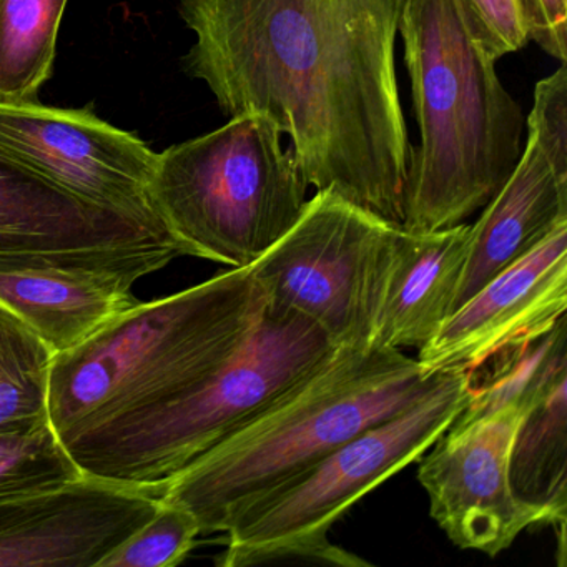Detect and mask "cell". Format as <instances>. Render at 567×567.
Listing matches in <instances>:
<instances>
[{"label":"cell","mask_w":567,"mask_h":567,"mask_svg":"<svg viewBox=\"0 0 567 567\" xmlns=\"http://www.w3.org/2000/svg\"><path fill=\"white\" fill-rule=\"evenodd\" d=\"M406 0H177L185 74L221 114L267 117L308 187L403 227L411 142L394 44Z\"/></svg>","instance_id":"obj_1"},{"label":"cell","mask_w":567,"mask_h":567,"mask_svg":"<svg viewBox=\"0 0 567 567\" xmlns=\"http://www.w3.org/2000/svg\"><path fill=\"white\" fill-rule=\"evenodd\" d=\"M420 145H411L403 228L466 224L506 184L523 154L520 105L466 0H406L400 21Z\"/></svg>","instance_id":"obj_2"},{"label":"cell","mask_w":567,"mask_h":567,"mask_svg":"<svg viewBox=\"0 0 567 567\" xmlns=\"http://www.w3.org/2000/svg\"><path fill=\"white\" fill-rule=\"evenodd\" d=\"M267 295L248 268H230L171 297L145 301L87 341L55 354L49 421L62 443L181 396L250 337Z\"/></svg>","instance_id":"obj_3"},{"label":"cell","mask_w":567,"mask_h":567,"mask_svg":"<svg viewBox=\"0 0 567 567\" xmlns=\"http://www.w3.org/2000/svg\"><path fill=\"white\" fill-rule=\"evenodd\" d=\"M437 377H426L416 358L396 348L338 347L310 377L182 471L157 496L190 511L202 534L225 533L245 504L406 410Z\"/></svg>","instance_id":"obj_4"},{"label":"cell","mask_w":567,"mask_h":567,"mask_svg":"<svg viewBox=\"0 0 567 567\" xmlns=\"http://www.w3.org/2000/svg\"><path fill=\"white\" fill-rule=\"evenodd\" d=\"M338 347L307 318L265 310L244 344L181 396L64 444L82 473L158 491L317 371Z\"/></svg>","instance_id":"obj_5"},{"label":"cell","mask_w":567,"mask_h":567,"mask_svg":"<svg viewBox=\"0 0 567 567\" xmlns=\"http://www.w3.org/2000/svg\"><path fill=\"white\" fill-rule=\"evenodd\" d=\"M308 184L267 117H231L157 154L148 204L181 255L248 268L303 214Z\"/></svg>","instance_id":"obj_6"},{"label":"cell","mask_w":567,"mask_h":567,"mask_svg":"<svg viewBox=\"0 0 567 567\" xmlns=\"http://www.w3.org/2000/svg\"><path fill=\"white\" fill-rule=\"evenodd\" d=\"M471 374L440 371L411 406L341 444L300 476L237 511L225 529L221 567L284 559L367 566L330 543V530L353 504L420 457L443 436L470 396Z\"/></svg>","instance_id":"obj_7"},{"label":"cell","mask_w":567,"mask_h":567,"mask_svg":"<svg viewBox=\"0 0 567 567\" xmlns=\"http://www.w3.org/2000/svg\"><path fill=\"white\" fill-rule=\"evenodd\" d=\"M398 228L337 192L318 190L250 270L271 310L313 321L334 347L370 343L381 268Z\"/></svg>","instance_id":"obj_8"},{"label":"cell","mask_w":567,"mask_h":567,"mask_svg":"<svg viewBox=\"0 0 567 567\" xmlns=\"http://www.w3.org/2000/svg\"><path fill=\"white\" fill-rule=\"evenodd\" d=\"M177 257L157 218L87 200L0 148V274L87 270L137 284Z\"/></svg>","instance_id":"obj_9"},{"label":"cell","mask_w":567,"mask_h":567,"mask_svg":"<svg viewBox=\"0 0 567 567\" xmlns=\"http://www.w3.org/2000/svg\"><path fill=\"white\" fill-rule=\"evenodd\" d=\"M519 162L483 214L470 247L453 313L491 278L567 227V68L537 82ZM451 313V315H453Z\"/></svg>","instance_id":"obj_10"},{"label":"cell","mask_w":567,"mask_h":567,"mask_svg":"<svg viewBox=\"0 0 567 567\" xmlns=\"http://www.w3.org/2000/svg\"><path fill=\"white\" fill-rule=\"evenodd\" d=\"M524 410L507 406L451 423L420 457L417 481L430 497L431 517L461 549L496 557L527 527L540 526L509 483L511 444Z\"/></svg>","instance_id":"obj_11"},{"label":"cell","mask_w":567,"mask_h":567,"mask_svg":"<svg viewBox=\"0 0 567 567\" xmlns=\"http://www.w3.org/2000/svg\"><path fill=\"white\" fill-rule=\"evenodd\" d=\"M0 148L87 200L157 218L148 204L157 154L91 109L0 104Z\"/></svg>","instance_id":"obj_12"},{"label":"cell","mask_w":567,"mask_h":567,"mask_svg":"<svg viewBox=\"0 0 567 567\" xmlns=\"http://www.w3.org/2000/svg\"><path fill=\"white\" fill-rule=\"evenodd\" d=\"M567 310V227L491 278L417 350L426 377L487 361L549 333Z\"/></svg>","instance_id":"obj_13"},{"label":"cell","mask_w":567,"mask_h":567,"mask_svg":"<svg viewBox=\"0 0 567 567\" xmlns=\"http://www.w3.org/2000/svg\"><path fill=\"white\" fill-rule=\"evenodd\" d=\"M158 496L82 474L0 499V567H99L157 511Z\"/></svg>","instance_id":"obj_14"},{"label":"cell","mask_w":567,"mask_h":567,"mask_svg":"<svg viewBox=\"0 0 567 567\" xmlns=\"http://www.w3.org/2000/svg\"><path fill=\"white\" fill-rule=\"evenodd\" d=\"M470 247V224L436 231L400 227L378 284L370 343L414 348L430 343L453 313Z\"/></svg>","instance_id":"obj_15"},{"label":"cell","mask_w":567,"mask_h":567,"mask_svg":"<svg viewBox=\"0 0 567 567\" xmlns=\"http://www.w3.org/2000/svg\"><path fill=\"white\" fill-rule=\"evenodd\" d=\"M124 275L87 270H24L0 274L4 305L54 354L87 341L137 303Z\"/></svg>","instance_id":"obj_16"},{"label":"cell","mask_w":567,"mask_h":567,"mask_svg":"<svg viewBox=\"0 0 567 567\" xmlns=\"http://www.w3.org/2000/svg\"><path fill=\"white\" fill-rule=\"evenodd\" d=\"M514 497L533 511L540 526L564 536L567 514V367L530 398L509 453Z\"/></svg>","instance_id":"obj_17"},{"label":"cell","mask_w":567,"mask_h":567,"mask_svg":"<svg viewBox=\"0 0 567 567\" xmlns=\"http://www.w3.org/2000/svg\"><path fill=\"white\" fill-rule=\"evenodd\" d=\"M69 0H0V104L39 102Z\"/></svg>","instance_id":"obj_18"},{"label":"cell","mask_w":567,"mask_h":567,"mask_svg":"<svg viewBox=\"0 0 567 567\" xmlns=\"http://www.w3.org/2000/svg\"><path fill=\"white\" fill-rule=\"evenodd\" d=\"M55 354L0 305V433L49 421V380Z\"/></svg>","instance_id":"obj_19"},{"label":"cell","mask_w":567,"mask_h":567,"mask_svg":"<svg viewBox=\"0 0 567 567\" xmlns=\"http://www.w3.org/2000/svg\"><path fill=\"white\" fill-rule=\"evenodd\" d=\"M82 474L51 421L0 433V499L61 486Z\"/></svg>","instance_id":"obj_20"},{"label":"cell","mask_w":567,"mask_h":567,"mask_svg":"<svg viewBox=\"0 0 567 567\" xmlns=\"http://www.w3.org/2000/svg\"><path fill=\"white\" fill-rule=\"evenodd\" d=\"M158 501L157 511L99 567H174L192 553L202 534L197 517L178 504Z\"/></svg>","instance_id":"obj_21"},{"label":"cell","mask_w":567,"mask_h":567,"mask_svg":"<svg viewBox=\"0 0 567 567\" xmlns=\"http://www.w3.org/2000/svg\"><path fill=\"white\" fill-rule=\"evenodd\" d=\"M466 4L483 25L499 58L529 44V31L520 0H466Z\"/></svg>","instance_id":"obj_22"},{"label":"cell","mask_w":567,"mask_h":567,"mask_svg":"<svg viewBox=\"0 0 567 567\" xmlns=\"http://www.w3.org/2000/svg\"><path fill=\"white\" fill-rule=\"evenodd\" d=\"M529 41L560 64L567 62V0H520Z\"/></svg>","instance_id":"obj_23"}]
</instances>
